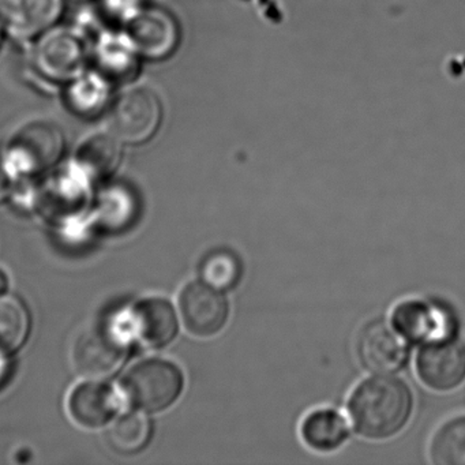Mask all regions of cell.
I'll list each match as a JSON object with an SVG mask.
<instances>
[{
  "label": "cell",
  "instance_id": "obj_6",
  "mask_svg": "<svg viewBox=\"0 0 465 465\" xmlns=\"http://www.w3.org/2000/svg\"><path fill=\"white\" fill-rule=\"evenodd\" d=\"M32 61L35 69L47 80L72 83L85 69V45L73 29H53L35 45Z\"/></svg>",
  "mask_w": 465,
  "mask_h": 465
},
{
  "label": "cell",
  "instance_id": "obj_11",
  "mask_svg": "<svg viewBox=\"0 0 465 465\" xmlns=\"http://www.w3.org/2000/svg\"><path fill=\"white\" fill-rule=\"evenodd\" d=\"M129 35L143 58L163 59L176 48L179 29L170 13L159 7L141 9L129 23Z\"/></svg>",
  "mask_w": 465,
  "mask_h": 465
},
{
  "label": "cell",
  "instance_id": "obj_23",
  "mask_svg": "<svg viewBox=\"0 0 465 465\" xmlns=\"http://www.w3.org/2000/svg\"><path fill=\"white\" fill-rule=\"evenodd\" d=\"M103 4L111 17L127 24L141 10V0H103Z\"/></svg>",
  "mask_w": 465,
  "mask_h": 465
},
{
  "label": "cell",
  "instance_id": "obj_4",
  "mask_svg": "<svg viewBox=\"0 0 465 465\" xmlns=\"http://www.w3.org/2000/svg\"><path fill=\"white\" fill-rule=\"evenodd\" d=\"M162 122V103L148 86H134L114 102L108 129L121 143H140L156 133Z\"/></svg>",
  "mask_w": 465,
  "mask_h": 465
},
{
  "label": "cell",
  "instance_id": "obj_7",
  "mask_svg": "<svg viewBox=\"0 0 465 465\" xmlns=\"http://www.w3.org/2000/svg\"><path fill=\"white\" fill-rule=\"evenodd\" d=\"M126 353L124 334L113 325L102 323L85 329L78 336L73 348V361L84 377L105 378L122 366Z\"/></svg>",
  "mask_w": 465,
  "mask_h": 465
},
{
  "label": "cell",
  "instance_id": "obj_8",
  "mask_svg": "<svg viewBox=\"0 0 465 465\" xmlns=\"http://www.w3.org/2000/svg\"><path fill=\"white\" fill-rule=\"evenodd\" d=\"M179 310L187 331L203 339L222 333L231 318L227 293L203 282H192L183 287Z\"/></svg>",
  "mask_w": 465,
  "mask_h": 465
},
{
  "label": "cell",
  "instance_id": "obj_27",
  "mask_svg": "<svg viewBox=\"0 0 465 465\" xmlns=\"http://www.w3.org/2000/svg\"><path fill=\"white\" fill-rule=\"evenodd\" d=\"M0 24H2V23H0Z\"/></svg>",
  "mask_w": 465,
  "mask_h": 465
},
{
  "label": "cell",
  "instance_id": "obj_2",
  "mask_svg": "<svg viewBox=\"0 0 465 465\" xmlns=\"http://www.w3.org/2000/svg\"><path fill=\"white\" fill-rule=\"evenodd\" d=\"M183 386L182 370L164 359L140 361L122 381V389L130 404L145 412L167 410L181 396Z\"/></svg>",
  "mask_w": 465,
  "mask_h": 465
},
{
  "label": "cell",
  "instance_id": "obj_12",
  "mask_svg": "<svg viewBox=\"0 0 465 465\" xmlns=\"http://www.w3.org/2000/svg\"><path fill=\"white\" fill-rule=\"evenodd\" d=\"M64 0H0V23L21 39L47 31L62 13Z\"/></svg>",
  "mask_w": 465,
  "mask_h": 465
},
{
  "label": "cell",
  "instance_id": "obj_15",
  "mask_svg": "<svg viewBox=\"0 0 465 465\" xmlns=\"http://www.w3.org/2000/svg\"><path fill=\"white\" fill-rule=\"evenodd\" d=\"M116 410L115 393L104 383H81L69 397L70 415L78 424L88 429L104 426L115 415Z\"/></svg>",
  "mask_w": 465,
  "mask_h": 465
},
{
  "label": "cell",
  "instance_id": "obj_10",
  "mask_svg": "<svg viewBox=\"0 0 465 465\" xmlns=\"http://www.w3.org/2000/svg\"><path fill=\"white\" fill-rule=\"evenodd\" d=\"M416 374L432 391L459 388L465 381V342L456 337L423 345L416 356Z\"/></svg>",
  "mask_w": 465,
  "mask_h": 465
},
{
  "label": "cell",
  "instance_id": "obj_14",
  "mask_svg": "<svg viewBox=\"0 0 465 465\" xmlns=\"http://www.w3.org/2000/svg\"><path fill=\"white\" fill-rule=\"evenodd\" d=\"M301 437L312 450L331 453L350 440V421L334 408H318L304 416Z\"/></svg>",
  "mask_w": 465,
  "mask_h": 465
},
{
  "label": "cell",
  "instance_id": "obj_25",
  "mask_svg": "<svg viewBox=\"0 0 465 465\" xmlns=\"http://www.w3.org/2000/svg\"><path fill=\"white\" fill-rule=\"evenodd\" d=\"M5 355H0V389L6 385L7 380H9L10 366L7 363Z\"/></svg>",
  "mask_w": 465,
  "mask_h": 465
},
{
  "label": "cell",
  "instance_id": "obj_18",
  "mask_svg": "<svg viewBox=\"0 0 465 465\" xmlns=\"http://www.w3.org/2000/svg\"><path fill=\"white\" fill-rule=\"evenodd\" d=\"M66 97L74 113L92 116L107 105L110 84L103 73L84 72L72 81Z\"/></svg>",
  "mask_w": 465,
  "mask_h": 465
},
{
  "label": "cell",
  "instance_id": "obj_21",
  "mask_svg": "<svg viewBox=\"0 0 465 465\" xmlns=\"http://www.w3.org/2000/svg\"><path fill=\"white\" fill-rule=\"evenodd\" d=\"M29 318L15 299H0V355H9L23 345L28 334Z\"/></svg>",
  "mask_w": 465,
  "mask_h": 465
},
{
  "label": "cell",
  "instance_id": "obj_16",
  "mask_svg": "<svg viewBox=\"0 0 465 465\" xmlns=\"http://www.w3.org/2000/svg\"><path fill=\"white\" fill-rule=\"evenodd\" d=\"M198 273L201 282L222 292H232L242 284L244 263L235 250L219 247L203 255L198 266Z\"/></svg>",
  "mask_w": 465,
  "mask_h": 465
},
{
  "label": "cell",
  "instance_id": "obj_19",
  "mask_svg": "<svg viewBox=\"0 0 465 465\" xmlns=\"http://www.w3.org/2000/svg\"><path fill=\"white\" fill-rule=\"evenodd\" d=\"M121 141L108 134H97L84 143L78 151V165L92 176H107L121 160Z\"/></svg>",
  "mask_w": 465,
  "mask_h": 465
},
{
  "label": "cell",
  "instance_id": "obj_5",
  "mask_svg": "<svg viewBox=\"0 0 465 465\" xmlns=\"http://www.w3.org/2000/svg\"><path fill=\"white\" fill-rule=\"evenodd\" d=\"M411 345L391 320L378 318L367 322L359 331L356 353L366 371L397 374L410 363Z\"/></svg>",
  "mask_w": 465,
  "mask_h": 465
},
{
  "label": "cell",
  "instance_id": "obj_9",
  "mask_svg": "<svg viewBox=\"0 0 465 465\" xmlns=\"http://www.w3.org/2000/svg\"><path fill=\"white\" fill-rule=\"evenodd\" d=\"M64 151V135L55 124L36 122L21 129L7 148L15 170L37 173L55 164Z\"/></svg>",
  "mask_w": 465,
  "mask_h": 465
},
{
  "label": "cell",
  "instance_id": "obj_17",
  "mask_svg": "<svg viewBox=\"0 0 465 465\" xmlns=\"http://www.w3.org/2000/svg\"><path fill=\"white\" fill-rule=\"evenodd\" d=\"M94 53L103 74L114 78L130 77L140 56L129 35L114 32H105L99 37Z\"/></svg>",
  "mask_w": 465,
  "mask_h": 465
},
{
  "label": "cell",
  "instance_id": "obj_3",
  "mask_svg": "<svg viewBox=\"0 0 465 465\" xmlns=\"http://www.w3.org/2000/svg\"><path fill=\"white\" fill-rule=\"evenodd\" d=\"M394 328L412 345L434 344L456 339L459 321L451 307L437 299L400 302L391 315Z\"/></svg>",
  "mask_w": 465,
  "mask_h": 465
},
{
  "label": "cell",
  "instance_id": "obj_22",
  "mask_svg": "<svg viewBox=\"0 0 465 465\" xmlns=\"http://www.w3.org/2000/svg\"><path fill=\"white\" fill-rule=\"evenodd\" d=\"M149 435H151V424L148 419L141 413L132 412L121 416L111 426L108 437L114 448L124 453H133L145 446Z\"/></svg>",
  "mask_w": 465,
  "mask_h": 465
},
{
  "label": "cell",
  "instance_id": "obj_20",
  "mask_svg": "<svg viewBox=\"0 0 465 465\" xmlns=\"http://www.w3.org/2000/svg\"><path fill=\"white\" fill-rule=\"evenodd\" d=\"M429 453L435 465H465V416L445 421L434 432Z\"/></svg>",
  "mask_w": 465,
  "mask_h": 465
},
{
  "label": "cell",
  "instance_id": "obj_13",
  "mask_svg": "<svg viewBox=\"0 0 465 465\" xmlns=\"http://www.w3.org/2000/svg\"><path fill=\"white\" fill-rule=\"evenodd\" d=\"M130 323L135 336L151 347H165L178 334L175 309L163 298H149L140 302L133 309Z\"/></svg>",
  "mask_w": 465,
  "mask_h": 465
},
{
  "label": "cell",
  "instance_id": "obj_1",
  "mask_svg": "<svg viewBox=\"0 0 465 465\" xmlns=\"http://www.w3.org/2000/svg\"><path fill=\"white\" fill-rule=\"evenodd\" d=\"M412 389L394 374H372L361 381L348 400V415L361 437L385 440L396 437L412 418Z\"/></svg>",
  "mask_w": 465,
  "mask_h": 465
},
{
  "label": "cell",
  "instance_id": "obj_26",
  "mask_svg": "<svg viewBox=\"0 0 465 465\" xmlns=\"http://www.w3.org/2000/svg\"><path fill=\"white\" fill-rule=\"evenodd\" d=\"M9 290V277H7L6 272L0 269V295L6 293Z\"/></svg>",
  "mask_w": 465,
  "mask_h": 465
},
{
  "label": "cell",
  "instance_id": "obj_24",
  "mask_svg": "<svg viewBox=\"0 0 465 465\" xmlns=\"http://www.w3.org/2000/svg\"><path fill=\"white\" fill-rule=\"evenodd\" d=\"M10 190V178L7 171L0 165V201L4 200Z\"/></svg>",
  "mask_w": 465,
  "mask_h": 465
}]
</instances>
